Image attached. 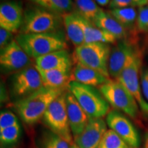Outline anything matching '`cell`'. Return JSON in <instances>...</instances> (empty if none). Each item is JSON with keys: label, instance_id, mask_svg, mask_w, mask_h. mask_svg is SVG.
Listing matches in <instances>:
<instances>
[{"label": "cell", "instance_id": "31", "mask_svg": "<svg viewBox=\"0 0 148 148\" xmlns=\"http://www.w3.org/2000/svg\"><path fill=\"white\" fill-rule=\"evenodd\" d=\"M109 6L112 10L126 7H134V4L132 0H111L109 3Z\"/></svg>", "mask_w": 148, "mask_h": 148}, {"label": "cell", "instance_id": "20", "mask_svg": "<svg viewBox=\"0 0 148 148\" xmlns=\"http://www.w3.org/2000/svg\"><path fill=\"white\" fill-rule=\"evenodd\" d=\"M92 23L96 27L113 35L117 40L126 39L127 30L109 12L101 10Z\"/></svg>", "mask_w": 148, "mask_h": 148}, {"label": "cell", "instance_id": "18", "mask_svg": "<svg viewBox=\"0 0 148 148\" xmlns=\"http://www.w3.org/2000/svg\"><path fill=\"white\" fill-rule=\"evenodd\" d=\"M75 14L84 32L85 43L102 42V43L109 44L114 43L117 40L113 35L96 27L92 22L85 19L77 13Z\"/></svg>", "mask_w": 148, "mask_h": 148}, {"label": "cell", "instance_id": "11", "mask_svg": "<svg viewBox=\"0 0 148 148\" xmlns=\"http://www.w3.org/2000/svg\"><path fill=\"white\" fill-rule=\"evenodd\" d=\"M106 123L130 148H138L140 140L138 131L126 116L116 110H111L106 116Z\"/></svg>", "mask_w": 148, "mask_h": 148}, {"label": "cell", "instance_id": "15", "mask_svg": "<svg viewBox=\"0 0 148 148\" xmlns=\"http://www.w3.org/2000/svg\"><path fill=\"white\" fill-rule=\"evenodd\" d=\"M23 9L16 1H7L0 6V26L11 32L21 27L23 19Z\"/></svg>", "mask_w": 148, "mask_h": 148}, {"label": "cell", "instance_id": "13", "mask_svg": "<svg viewBox=\"0 0 148 148\" xmlns=\"http://www.w3.org/2000/svg\"><path fill=\"white\" fill-rule=\"evenodd\" d=\"M106 131V123L102 118L90 119L83 132L74 138V143L79 148H98Z\"/></svg>", "mask_w": 148, "mask_h": 148}, {"label": "cell", "instance_id": "36", "mask_svg": "<svg viewBox=\"0 0 148 148\" xmlns=\"http://www.w3.org/2000/svg\"><path fill=\"white\" fill-rule=\"evenodd\" d=\"M71 148H79V147L76 144L74 143V142H73V143L71 144Z\"/></svg>", "mask_w": 148, "mask_h": 148}, {"label": "cell", "instance_id": "4", "mask_svg": "<svg viewBox=\"0 0 148 148\" xmlns=\"http://www.w3.org/2000/svg\"><path fill=\"white\" fill-rule=\"evenodd\" d=\"M60 14L41 7L28 8L24 12L21 34L57 32L62 24Z\"/></svg>", "mask_w": 148, "mask_h": 148}, {"label": "cell", "instance_id": "32", "mask_svg": "<svg viewBox=\"0 0 148 148\" xmlns=\"http://www.w3.org/2000/svg\"><path fill=\"white\" fill-rule=\"evenodd\" d=\"M141 89L144 97L148 101V68L144 69L140 75Z\"/></svg>", "mask_w": 148, "mask_h": 148}, {"label": "cell", "instance_id": "9", "mask_svg": "<svg viewBox=\"0 0 148 148\" xmlns=\"http://www.w3.org/2000/svg\"><path fill=\"white\" fill-rule=\"evenodd\" d=\"M42 86L40 71L32 66L16 72L12 79V93L20 99L30 95Z\"/></svg>", "mask_w": 148, "mask_h": 148}, {"label": "cell", "instance_id": "30", "mask_svg": "<svg viewBox=\"0 0 148 148\" xmlns=\"http://www.w3.org/2000/svg\"><path fill=\"white\" fill-rule=\"evenodd\" d=\"M12 32L1 27L0 29V47H1V49L4 48L12 41Z\"/></svg>", "mask_w": 148, "mask_h": 148}, {"label": "cell", "instance_id": "33", "mask_svg": "<svg viewBox=\"0 0 148 148\" xmlns=\"http://www.w3.org/2000/svg\"><path fill=\"white\" fill-rule=\"evenodd\" d=\"M134 6L141 7L148 4V0H132Z\"/></svg>", "mask_w": 148, "mask_h": 148}, {"label": "cell", "instance_id": "1", "mask_svg": "<svg viewBox=\"0 0 148 148\" xmlns=\"http://www.w3.org/2000/svg\"><path fill=\"white\" fill-rule=\"evenodd\" d=\"M63 92L64 90L42 86L30 95L18 100L15 108L25 123L34 124L42 118L51 103Z\"/></svg>", "mask_w": 148, "mask_h": 148}, {"label": "cell", "instance_id": "34", "mask_svg": "<svg viewBox=\"0 0 148 148\" xmlns=\"http://www.w3.org/2000/svg\"><path fill=\"white\" fill-rule=\"evenodd\" d=\"M96 3H97L98 4L102 5V6H106L110 3V0H94Z\"/></svg>", "mask_w": 148, "mask_h": 148}, {"label": "cell", "instance_id": "6", "mask_svg": "<svg viewBox=\"0 0 148 148\" xmlns=\"http://www.w3.org/2000/svg\"><path fill=\"white\" fill-rule=\"evenodd\" d=\"M65 95L64 92L51 103L42 116V121L51 131L71 144L73 134L68 119Z\"/></svg>", "mask_w": 148, "mask_h": 148}, {"label": "cell", "instance_id": "22", "mask_svg": "<svg viewBox=\"0 0 148 148\" xmlns=\"http://www.w3.org/2000/svg\"><path fill=\"white\" fill-rule=\"evenodd\" d=\"M109 12L127 31H131L134 29L138 15L134 7L112 9Z\"/></svg>", "mask_w": 148, "mask_h": 148}, {"label": "cell", "instance_id": "3", "mask_svg": "<svg viewBox=\"0 0 148 148\" xmlns=\"http://www.w3.org/2000/svg\"><path fill=\"white\" fill-rule=\"evenodd\" d=\"M69 90L76 98L88 119H101L110 112V105L100 91L93 86L72 81Z\"/></svg>", "mask_w": 148, "mask_h": 148}, {"label": "cell", "instance_id": "21", "mask_svg": "<svg viewBox=\"0 0 148 148\" xmlns=\"http://www.w3.org/2000/svg\"><path fill=\"white\" fill-rule=\"evenodd\" d=\"M66 34L72 43L77 47L85 43L83 29L77 19L76 14L74 12L64 14L62 16Z\"/></svg>", "mask_w": 148, "mask_h": 148}, {"label": "cell", "instance_id": "16", "mask_svg": "<svg viewBox=\"0 0 148 148\" xmlns=\"http://www.w3.org/2000/svg\"><path fill=\"white\" fill-rule=\"evenodd\" d=\"M36 67L39 71L57 69H71V57L66 49L53 51L36 58Z\"/></svg>", "mask_w": 148, "mask_h": 148}, {"label": "cell", "instance_id": "17", "mask_svg": "<svg viewBox=\"0 0 148 148\" xmlns=\"http://www.w3.org/2000/svg\"><path fill=\"white\" fill-rule=\"evenodd\" d=\"M73 77L75 82L90 86H100L110 80V78L97 70L77 62L74 68Z\"/></svg>", "mask_w": 148, "mask_h": 148}, {"label": "cell", "instance_id": "25", "mask_svg": "<svg viewBox=\"0 0 148 148\" xmlns=\"http://www.w3.org/2000/svg\"><path fill=\"white\" fill-rule=\"evenodd\" d=\"M40 144V148H71V143L51 130L42 134Z\"/></svg>", "mask_w": 148, "mask_h": 148}, {"label": "cell", "instance_id": "35", "mask_svg": "<svg viewBox=\"0 0 148 148\" xmlns=\"http://www.w3.org/2000/svg\"><path fill=\"white\" fill-rule=\"evenodd\" d=\"M144 148H148V132L145 136V143H144Z\"/></svg>", "mask_w": 148, "mask_h": 148}, {"label": "cell", "instance_id": "7", "mask_svg": "<svg viewBox=\"0 0 148 148\" xmlns=\"http://www.w3.org/2000/svg\"><path fill=\"white\" fill-rule=\"evenodd\" d=\"M110 52L108 44L92 42L84 43L77 47L75 55L77 62L97 70L110 78L108 60Z\"/></svg>", "mask_w": 148, "mask_h": 148}, {"label": "cell", "instance_id": "12", "mask_svg": "<svg viewBox=\"0 0 148 148\" xmlns=\"http://www.w3.org/2000/svg\"><path fill=\"white\" fill-rule=\"evenodd\" d=\"M29 56L18 45L16 39L12 40L1 49L0 64L3 71L18 72L29 66Z\"/></svg>", "mask_w": 148, "mask_h": 148}, {"label": "cell", "instance_id": "14", "mask_svg": "<svg viewBox=\"0 0 148 148\" xmlns=\"http://www.w3.org/2000/svg\"><path fill=\"white\" fill-rule=\"evenodd\" d=\"M65 98L70 127L73 137L75 138L83 132L89 119L76 98L69 90L66 92Z\"/></svg>", "mask_w": 148, "mask_h": 148}, {"label": "cell", "instance_id": "28", "mask_svg": "<svg viewBox=\"0 0 148 148\" xmlns=\"http://www.w3.org/2000/svg\"><path fill=\"white\" fill-rule=\"evenodd\" d=\"M136 27L140 32H148V4L138 8Z\"/></svg>", "mask_w": 148, "mask_h": 148}, {"label": "cell", "instance_id": "8", "mask_svg": "<svg viewBox=\"0 0 148 148\" xmlns=\"http://www.w3.org/2000/svg\"><path fill=\"white\" fill-rule=\"evenodd\" d=\"M140 49L134 42L122 40L111 51L108 60V73L110 76L117 79L121 72L136 57L140 55Z\"/></svg>", "mask_w": 148, "mask_h": 148}, {"label": "cell", "instance_id": "26", "mask_svg": "<svg viewBox=\"0 0 148 148\" xmlns=\"http://www.w3.org/2000/svg\"><path fill=\"white\" fill-rule=\"evenodd\" d=\"M98 148H130L112 130H107Z\"/></svg>", "mask_w": 148, "mask_h": 148}, {"label": "cell", "instance_id": "2", "mask_svg": "<svg viewBox=\"0 0 148 148\" xmlns=\"http://www.w3.org/2000/svg\"><path fill=\"white\" fill-rule=\"evenodd\" d=\"M22 49L29 58H38L56 51L65 49L67 45L60 31L38 34H20L16 37Z\"/></svg>", "mask_w": 148, "mask_h": 148}, {"label": "cell", "instance_id": "10", "mask_svg": "<svg viewBox=\"0 0 148 148\" xmlns=\"http://www.w3.org/2000/svg\"><path fill=\"white\" fill-rule=\"evenodd\" d=\"M142 60L143 57L142 53H140L135 58L131 64L123 69L116 79L130 92L142 110L144 112H148V103L144 100L139 83V74Z\"/></svg>", "mask_w": 148, "mask_h": 148}, {"label": "cell", "instance_id": "19", "mask_svg": "<svg viewBox=\"0 0 148 148\" xmlns=\"http://www.w3.org/2000/svg\"><path fill=\"white\" fill-rule=\"evenodd\" d=\"M43 86L54 89L64 90L72 82L71 69H57L40 71Z\"/></svg>", "mask_w": 148, "mask_h": 148}, {"label": "cell", "instance_id": "29", "mask_svg": "<svg viewBox=\"0 0 148 148\" xmlns=\"http://www.w3.org/2000/svg\"><path fill=\"white\" fill-rule=\"evenodd\" d=\"M18 124L17 118L10 111H3L0 114V130Z\"/></svg>", "mask_w": 148, "mask_h": 148}, {"label": "cell", "instance_id": "27", "mask_svg": "<svg viewBox=\"0 0 148 148\" xmlns=\"http://www.w3.org/2000/svg\"><path fill=\"white\" fill-rule=\"evenodd\" d=\"M21 129L19 123L0 130V140L3 145H10L17 141Z\"/></svg>", "mask_w": 148, "mask_h": 148}, {"label": "cell", "instance_id": "23", "mask_svg": "<svg viewBox=\"0 0 148 148\" xmlns=\"http://www.w3.org/2000/svg\"><path fill=\"white\" fill-rule=\"evenodd\" d=\"M74 12L85 19L93 22L101 9L94 0H75Z\"/></svg>", "mask_w": 148, "mask_h": 148}, {"label": "cell", "instance_id": "5", "mask_svg": "<svg viewBox=\"0 0 148 148\" xmlns=\"http://www.w3.org/2000/svg\"><path fill=\"white\" fill-rule=\"evenodd\" d=\"M99 91L106 101L116 110H121L132 119L138 114V103L121 82L110 80L99 87Z\"/></svg>", "mask_w": 148, "mask_h": 148}, {"label": "cell", "instance_id": "24", "mask_svg": "<svg viewBox=\"0 0 148 148\" xmlns=\"http://www.w3.org/2000/svg\"><path fill=\"white\" fill-rule=\"evenodd\" d=\"M39 7L53 11L58 14L71 12L74 7L72 0H29Z\"/></svg>", "mask_w": 148, "mask_h": 148}]
</instances>
